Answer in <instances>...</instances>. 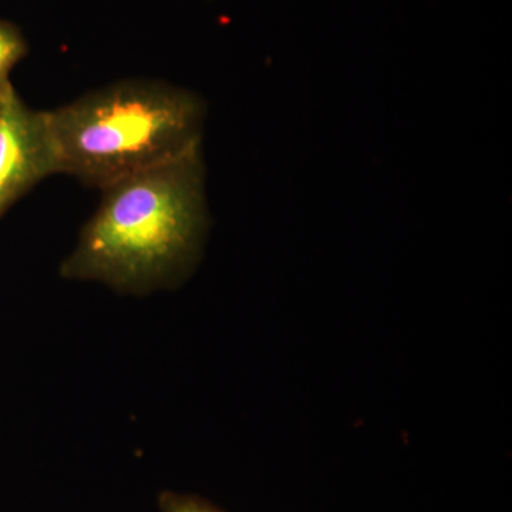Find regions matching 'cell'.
Returning <instances> with one entry per match:
<instances>
[{
	"instance_id": "obj_5",
	"label": "cell",
	"mask_w": 512,
	"mask_h": 512,
	"mask_svg": "<svg viewBox=\"0 0 512 512\" xmlns=\"http://www.w3.org/2000/svg\"><path fill=\"white\" fill-rule=\"evenodd\" d=\"M160 512H224L197 495L163 491L158 497Z\"/></svg>"
},
{
	"instance_id": "obj_3",
	"label": "cell",
	"mask_w": 512,
	"mask_h": 512,
	"mask_svg": "<svg viewBox=\"0 0 512 512\" xmlns=\"http://www.w3.org/2000/svg\"><path fill=\"white\" fill-rule=\"evenodd\" d=\"M60 174L46 111L30 109L10 80L0 82V220L37 184Z\"/></svg>"
},
{
	"instance_id": "obj_1",
	"label": "cell",
	"mask_w": 512,
	"mask_h": 512,
	"mask_svg": "<svg viewBox=\"0 0 512 512\" xmlns=\"http://www.w3.org/2000/svg\"><path fill=\"white\" fill-rule=\"evenodd\" d=\"M101 194L60 266L62 278L141 295L173 288L194 271L210 228L202 146Z\"/></svg>"
},
{
	"instance_id": "obj_4",
	"label": "cell",
	"mask_w": 512,
	"mask_h": 512,
	"mask_svg": "<svg viewBox=\"0 0 512 512\" xmlns=\"http://www.w3.org/2000/svg\"><path fill=\"white\" fill-rule=\"evenodd\" d=\"M28 55V42L12 23L0 20V82L9 80L13 67Z\"/></svg>"
},
{
	"instance_id": "obj_2",
	"label": "cell",
	"mask_w": 512,
	"mask_h": 512,
	"mask_svg": "<svg viewBox=\"0 0 512 512\" xmlns=\"http://www.w3.org/2000/svg\"><path fill=\"white\" fill-rule=\"evenodd\" d=\"M60 174L103 191L202 146L207 106L161 80H121L46 111Z\"/></svg>"
}]
</instances>
